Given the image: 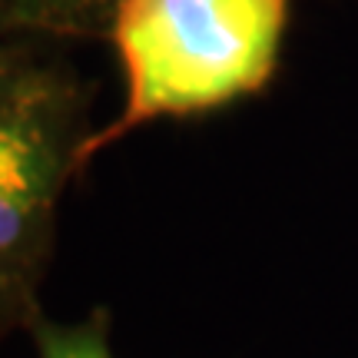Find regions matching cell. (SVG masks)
<instances>
[{"label":"cell","instance_id":"cell-1","mask_svg":"<svg viewBox=\"0 0 358 358\" xmlns=\"http://www.w3.org/2000/svg\"><path fill=\"white\" fill-rule=\"evenodd\" d=\"M289 0H116L106 37L123 70V106L90 133L83 166L156 120L226 110L279 66Z\"/></svg>","mask_w":358,"mask_h":358},{"label":"cell","instance_id":"cell-2","mask_svg":"<svg viewBox=\"0 0 358 358\" xmlns=\"http://www.w3.org/2000/svg\"><path fill=\"white\" fill-rule=\"evenodd\" d=\"M87 90L60 66L27 60L0 87V259L43 279L57 206L83 169Z\"/></svg>","mask_w":358,"mask_h":358},{"label":"cell","instance_id":"cell-3","mask_svg":"<svg viewBox=\"0 0 358 358\" xmlns=\"http://www.w3.org/2000/svg\"><path fill=\"white\" fill-rule=\"evenodd\" d=\"M13 30L50 37H106L116 0H3Z\"/></svg>","mask_w":358,"mask_h":358},{"label":"cell","instance_id":"cell-4","mask_svg":"<svg viewBox=\"0 0 358 358\" xmlns=\"http://www.w3.org/2000/svg\"><path fill=\"white\" fill-rule=\"evenodd\" d=\"M27 332L34 338L37 358H116L106 308H93L90 315L73 322H57L37 308L27 322Z\"/></svg>","mask_w":358,"mask_h":358},{"label":"cell","instance_id":"cell-5","mask_svg":"<svg viewBox=\"0 0 358 358\" xmlns=\"http://www.w3.org/2000/svg\"><path fill=\"white\" fill-rule=\"evenodd\" d=\"M37 289V275L0 259V338H7L13 329H27L30 315L40 308Z\"/></svg>","mask_w":358,"mask_h":358},{"label":"cell","instance_id":"cell-6","mask_svg":"<svg viewBox=\"0 0 358 358\" xmlns=\"http://www.w3.org/2000/svg\"><path fill=\"white\" fill-rule=\"evenodd\" d=\"M3 37H7V34H0V87H3V83H10V80L17 77V70L27 64L24 50L10 47Z\"/></svg>","mask_w":358,"mask_h":358},{"label":"cell","instance_id":"cell-7","mask_svg":"<svg viewBox=\"0 0 358 358\" xmlns=\"http://www.w3.org/2000/svg\"><path fill=\"white\" fill-rule=\"evenodd\" d=\"M13 27H10V13H7V3L0 0V34H10Z\"/></svg>","mask_w":358,"mask_h":358}]
</instances>
